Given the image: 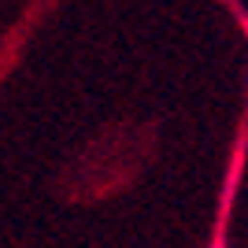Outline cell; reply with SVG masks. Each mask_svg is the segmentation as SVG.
I'll return each mask as SVG.
<instances>
[{
    "label": "cell",
    "mask_w": 248,
    "mask_h": 248,
    "mask_svg": "<svg viewBox=\"0 0 248 248\" xmlns=\"http://www.w3.org/2000/svg\"><path fill=\"white\" fill-rule=\"evenodd\" d=\"M245 33H248V22H245ZM245 130H248V111H245V126H241V137H245Z\"/></svg>",
    "instance_id": "obj_1"
}]
</instances>
